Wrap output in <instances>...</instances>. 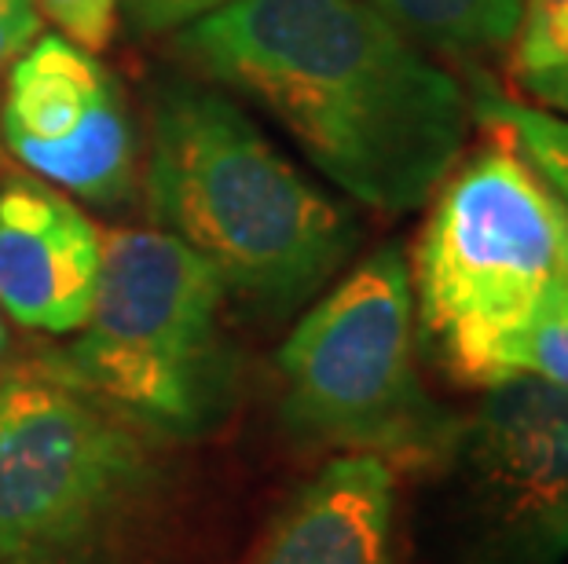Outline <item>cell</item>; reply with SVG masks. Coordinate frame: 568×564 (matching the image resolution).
<instances>
[{"instance_id": "cell-1", "label": "cell", "mask_w": 568, "mask_h": 564, "mask_svg": "<svg viewBox=\"0 0 568 564\" xmlns=\"http://www.w3.org/2000/svg\"><path fill=\"white\" fill-rule=\"evenodd\" d=\"M173 48L389 217L426 206L477 125L463 81L364 0H235L176 30Z\"/></svg>"}, {"instance_id": "cell-2", "label": "cell", "mask_w": 568, "mask_h": 564, "mask_svg": "<svg viewBox=\"0 0 568 564\" xmlns=\"http://www.w3.org/2000/svg\"><path fill=\"white\" fill-rule=\"evenodd\" d=\"M148 202L165 235L268 319L305 308L359 246L356 221L232 95L184 74L154 89Z\"/></svg>"}, {"instance_id": "cell-3", "label": "cell", "mask_w": 568, "mask_h": 564, "mask_svg": "<svg viewBox=\"0 0 568 564\" xmlns=\"http://www.w3.org/2000/svg\"><path fill=\"white\" fill-rule=\"evenodd\" d=\"M165 513L151 429L48 363L0 375V564H148Z\"/></svg>"}, {"instance_id": "cell-4", "label": "cell", "mask_w": 568, "mask_h": 564, "mask_svg": "<svg viewBox=\"0 0 568 564\" xmlns=\"http://www.w3.org/2000/svg\"><path fill=\"white\" fill-rule=\"evenodd\" d=\"M426 206L407 264L415 330L447 378L488 389L510 378L514 345L561 275L554 195L491 136L455 162Z\"/></svg>"}, {"instance_id": "cell-5", "label": "cell", "mask_w": 568, "mask_h": 564, "mask_svg": "<svg viewBox=\"0 0 568 564\" xmlns=\"http://www.w3.org/2000/svg\"><path fill=\"white\" fill-rule=\"evenodd\" d=\"M415 294L404 249L371 254L290 330L280 414L301 443L374 454L396 473L455 465L463 418L426 389L415 359Z\"/></svg>"}, {"instance_id": "cell-6", "label": "cell", "mask_w": 568, "mask_h": 564, "mask_svg": "<svg viewBox=\"0 0 568 564\" xmlns=\"http://www.w3.org/2000/svg\"><path fill=\"white\" fill-rule=\"evenodd\" d=\"M224 301L216 271L180 238L111 232L78 341L44 363L154 437H202L235 392Z\"/></svg>"}, {"instance_id": "cell-7", "label": "cell", "mask_w": 568, "mask_h": 564, "mask_svg": "<svg viewBox=\"0 0 568 564\" xmlns=\"http://www.w3.org/2000/svg\"><path fill=\"white\" fill-rule=\"evenodd\" d=\"M480 392L455 454L480 564H558L568 557V389L514 375Z\"/></svg>"}, {"instance_id": "cell-8", "label": "cell", "mask_w": 568, "mask_h": 564, "mask_svg": "<svg viewBox=\"0 0 568 564\" xmlns=\"http://www.w3.org/2000/svg\"><path fill=\"white\" fill-rule=\"evenodd\" d=\"M0 140L33 176L95 206H122L136 187L125 92L100 55L63 33H44L11 63Z\"/></svg>"}, {"instance_id": "cell-9", "label": "cell", "mask_w": 568, "mask_h": 564, "mask_svg": "<svg viewBox=\"0 0 568 564\" xmlns=\"http://www.w3.org/2000/svg\"><path fill=\"white\" fill-rule=\"evenodd\" d=\"M103 235L41 176L0 180V308L19 327L78 334L92 308Z\"/></svg>"}, {"instance_id": "cell-10", "label": "cell", "mask_w": 568, "mask_h": 564, "mask_svg": "<svg viewBox=\"0 0 568 564\" xmlns=\"http://www.w3.org/2000/svg\"><path fill=\"white\" fill-rule=\"evenodd\" d=\"M246 564H404L396 470L374 454L326 459L275 513Z\"/></svg>"}, {"instance_id": "cell-11", "label": "cell", "mask_w": 568, "mask_h": 564, "mask_svg": "<svg viewBox=\"0 0 568 564\" xmlns=\"http://www.w3.org/2000/svg\"><path fill=\"white\" fill-rule=\"evenodd\" d=\"M422 48L477 55L510 48L525 0H364Z\"/></svg>"}, {"instance_id": "cell-12", "label": "cell", "mask_w": 568, "mask_h": 564, "mask_svg": "<svg viewBox=\"0 0 568 564\" xmlns=\"http://www.w3.org/2000/svg\"><path fill=\"white\" fill-rule=\"evenodd\" d=\"M469 106H474V122L510 143L528 162V170L568 209V117L542 111V106L517 100V95L495 92L485 81L469 92Z\"/></svg>"}, {"instance_id": "cell-13", "label": "cell", "mask_w": 568, "mask_h": 564, "mask_svg": "<svg viewBox=\"0 0 568 564\" xmlns=\"http://www.w3.org/2000/svg\"><path fill=\"white\" fill-rule=\"evenodd\" d=\"M531 375L568 389V279L565 271L547 286L539 308L510 352V378Z\"/></svg>"}, {"instance_id": "cell-14", "label": "cell", "mask_w": 568, "mask_h": 564, "mask_svg": "<svg viewBox=\"0 0 568 564\" xmlns=\"http://www.w3.org/2000/svg\"><path fill=\"white\" fill-rule=\"evenodd\" d=\"M568 63V0H525V16L510 44V78Z\"/></svg>"}, {"instance_id": "cell-15", "label": "cell", "mask_w": 568, "mask_h": 564, "mask_svg": "<svg viewBox=\"0 0 568 564\" xmlns=\"http://www.w3.org/2000/svg\"><path fill=\"white\" fill-rule=\"evenodd\" d=\"M118 4H122V0H38L41 16L52 22L67 41H74L78 48L95 55L114 38Z\"/></svg>"}, {"instance_id": "cell-16", "label": "cell", "mask_w": 568, "mask_h": 564, "mask_svg": "<svg viewBox=\"0 0 568 564\" xmlns=\"http://www.w3.org/2000/svg\"><path fill=\"white\" fill-rule=\"evenodd\" d=\"M235 0H122L118 11L125 16V22L136 33L148 38H162V33H176L199 22L213 11H221Z\"/></svg>"}, {"instance_id": "cell-17", "label": "cell", "mask_w": 568, "mask_h": 564, "mask_svg": "<svg viewBox=\"0 0 568 564\" xmlns=\"http://www.w3.org/2000/svg\"><path fill=\"white\" fill-rule=\"evenodd\" d=\"M41 8L38 0H0V70L11 66L38 41Z\"/></svg>"}, {"instance_id": "cell-18", "label": "cell", "mask_w": 568, "mask_h": 564, "mask_svg": "<svg viewBox=\"0 0 568 564\" xmlns=\"http://www.w3.org/2000/svg\"><path fill=\"white\" fill-rule=\"evenodd\" d=\"M514 85L521 89V95L528 103H536L550 114L568 117V63L531 70V74L514 78Z\"/></svg>"}, {"instance_id": "cell-19", "label": "cell", "mask_w": 568, "mask_h": 564, "mask_svg": "<svg viewBox=\"0 0 568 564\" xmlns=\"http://www.w3.org/2000/svg\"><path fill=\"white\" fill-rule=\"evenodd\" d=\"M554 195V191H550ZM554 213H558V246H561V271H565V279H568V209H565V202L554 195Z\"/></svg>"}, {"instance_id": "cell-20", "label": "cell", "mask_w": 568, "mask_h": 564, "mask_svg": "<svg viewBox=\"0 0 568 564\" xmlns=\"http://www.w3.org/2000/svg\"><path fill=\"white\" fill-rule=\"evenodd\" d=\"M8 348V327H4V308H0V356H4Z\"/></svg>"}]
</instances>
